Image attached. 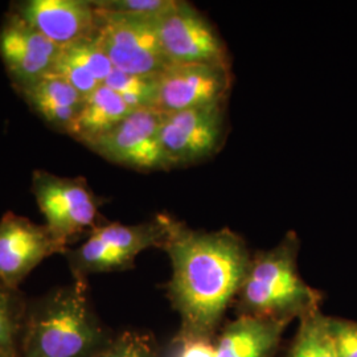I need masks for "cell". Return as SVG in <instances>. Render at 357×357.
I'll use <instances>...</instances> for the list:
<instances>
[{"label": "cell", "mask_w": 357, "mask_h": 357, "mask_svg": "<svg viewBox=\"0 0 357 357\" xmlns=\"http://www.w3.org/2000/svg\"><path fill=\"white\" fill-rule=\"evenodd\" d=\"M287 357H339L330 319L321 317L319 311L302 318Z\"/></svg>", "instance_id": "19"}, {"label": "cell", "mask_w": 357, "mask_h": 357, "mask_svg": "<svg viewBox=\"0 0 357 357\" xmlns=\"http://www.w3.org/2000/svg\"><path fill=\"white\" fill-rule=\"evenodd\" d=\"M68 246L47 225L7 212L0 218V282L17 289L41 262Z\"/></svg>", "instance_id": "10"}, {"label": "cell", "mask_w": 357, "mask_h": 357, "mask_svg": "<svg viewBox=\"0 0 357 357\" xmlns=\"http://www.w3.org/2000/svg\"><path fill=\"white\" fill-rule=\"evenodd\" d=\"M160 123L159 110H135L112 131L91 142L88 149L113 165L134 171H168L160 143Z\"/></svg>", "instance_id": "9"}, {"label": "cell", "mask_w": 357, "mask_h": 357, "mask_svg": "<svg viewBox=\"0 0 357 357\" xmlns=\"http://www.w3.org/2000/svg\"><path fill=\"white\" fill-rule=\"evenodd\" d=\"M110 339L88 283L75 280L28 303L19 357H93Z\"/></svg>", "instance_id": "2"}, {"label": "cell", "mask_w": 357, "mask_h": 357, "mask_svg": "<svg viewBox=\"0 0 357 357\" xmlns=\"http://www.w3.org/2000/svg\"><path fill=\"white\" fill-rule=\"evenodd\" d=\"M19 94L40 119L63 134L69 132L85 101L69 82L53 75L19 91Z\"/></svg>", "instance_id": "15"}, {"label": "cell", "mask_w": 357, "mask_h": 357, "mask_svg": "<svg viewBox=\"0 0 357 357\" xmlns=\"http://www.w3.org/2000/svg\"><path fill=\"white\" fill-rule=\"evenodd\" d=\"M172 274L167 295L181 318V331L213 336L238 295L252 255L229 228L192 229L168 216L165 245Z\"/></svg>", "instance_id": "1"}, {"label": "cell", "mask_w": 357, "mask_h": 357, "mask_svg": "<svg viewBox=\"0 0 357 357\" xmlns=\"http://www.w3.org/2000/svg\"><path fill=\"white\" fill-rule=\"evenodd\" d=\"M93 357H162L153 335L123 331L112 336L109 343Z\"/></svg>", "instance_id": "21"}, {"label": "cell", "mask_w": 357, "mask_h": 357, "mask_svg": "<svg viewBox=\"0 0 357 357\" xmlns=\"http://www.w3.org/2000/svg\"><path fill=\"white\" fill-rule=\"evenodd\" d=\"M31 192L45 225L68 246L75 237L97 228L100 208L106 200L96 195L82 176L65 178L45 169H35Z\"/></svg>", "instance_id": "5"}, {"label": "cell", "mask_w": 357, "mask_h": 357, "mask_svg": "<svg viewBox=\"0 0 357 357\" xmlns=\"http://www.w3.org/2000/svg\"><path fill=\"white\" fill-rule=\"evenodd\" d=\"M60 51L19 16L6 15L0 26V59L17 91L50 76Z\"/></svg>", "instance_id": "12"}, {"label": "cell", "mask_w": 357, "mask_h": 357, "mask_svg": "<svg viewBox=\"0 0 357 357\" xmlns=\"http://www.w3.org/2000/svg\"><path fill=\"white\" fill-rule=\"evenodd\" d=\"M156 29L169 65L206 64L230 68L225 41L193 4L174 0L156 16Z\"/></svg>", "instance_id": "7"}, {"label": "cell", "mask_w": 357, "mask_h": 357, "mask_svg": "<svg viewBox=\"0 0 357 357\" xmlns=\"http://www.w3.org/2000/svg\"><path fill=\"white\" fill-rule=\"evenodd\" d=\"M0 357H15V356H11V355H7V354H4V352H0Z\"/></svg>", "instance_id": "25"}, {"label": "cell", "mask_w": 357, "mask_h": 357, "mask_svg": "<svg viewBox=\"0 0 357 357\" xmlns=\"http://www.w3.org/2000/svg\"><path fill=\"white\" fill-rule=\"evenodd\" d=\"M158 76H137L114 69L105 85L118 93L131 110L156 109Z\"/></svg>", "instance_id": "20"}, {"label": "cell", "mask_w": 357, "mask_h": 357, "mask_svg": "<svg viewBox=\"0 0 357 357\" xmlns=\"http://www.w3.org/2000/svg\"><path fill=\"white\" fill-rule=\"evenodd\" d=\"M11 13L35 28L60 50L96 38L100 13L91 0H26Z\"/></svg>", "instance_id": "13"}, {"label": "cell", "mask_w": 357, "mask_h": 357, "mask_svg": "<svg viewBox=\"0 0 357 357\" xmlns=\"http://www.w3.org/2000/svg\"><path fill=\"white\" fill-rule=\"evenodd\" d=\"M227 103L162 113L160 143L169 169L211 159L227 135Z\"/></svg>", "instance_id": "8"}, {"label": "cell", "mask_w": 357, "mask_h": 357, "mask_svg": "<svg viewBox=\"0 0 357 357\" xmlns=\"http://www.w3.org/2000/svg\"><path fill=\"white\" fill-rule=\"evenodd\" d=\"M114 70L97 38H89L60 51L51 75L69 82L86 98L106 82Z\"/></svg>", "instance_id": "16"}, {"label": "cell", "mask_w": 357, "mask_h": 357, "mask_svg": "<svg viewBox=\"0 0 357 357\" xmlns=\"http://www.w3.org/2000/svg\"><path fill=\"white\" fill-rule=\"evenodd\" d=\"M169 357H217L216 339L180 330Z\"/></svg>", "instance_id": "23"}, {"label": "cell", "mask_w": 357, "mask_h": 357, "mask_svg": "<svg viewBox=\"0 0 357 357\" xmlns=\"http://www.w3.org/2000/svg\"><path fill=\"white\" fill-rule=\"evenodd\" d=\"M168 215L125 225L106 222L91 230L85 243L65 252L73 280L86 281L91 274L134 268L137 257L147 249H162L166 241Z\"/></svg>", "instance_id": "4"}, {"label": "cell", "mask_w": 357, "mask_h": 357, "mask_svg": "<svg viewBox=\"0 0 357 357\" xmlns=\"http://www.w3.org/2000/svg\"><path fill=\"white\" fill-rule=\"evenodd\" d=\"M298 253L299 238L289 231L275 248L252 255L237 295L241 314L291 321L318 311L319 291L301 277Z\"/></svg>", "instance_id": "3"}, {"label": "cell", "mask_w": 357, "mask_h": 357, "mask_svg": "<svg viewBox=\"0 0 357 357\" xmlns=\"http://www.w3.org/2000/svg\"><path fill=\"white\" fill-rule=\"evenodd\" d=\"M156 78L160 113L227 103L231 89L230 68L217 65H168Z\"/></svg>", "instance_id": "11"}, {"label": "cell", "mask_w": 357, "mask_h": 357, "mask_svg": "<svg viewBox=\"0 0 357 357\" xmlns=\"http://www.w3.org/2000/svg\"><path fill=\"white\" fill-rule=\"evenodd\" d=\"M132 112L118 93L103 84L85 98L68 135L88 147L91 142L118 126Z\"/></svg>", "instance_id": "17"}, {"label": "cell", "mask_w": 357, "mask_h": 357, "mask_svg": "<svg viewBox=\"0 0 357 357\" xmlns=\"http://www.w3.org/2000/svg\"><path fill=\"white\" fill-rule=\"evenodd\" d=\"M26 306L20 290L0 282V352L19 357Z\"/></svg>", "instance_id": "18"}, {"label": "cell", "mask_w": 357, "mask_h": 357, "mask_svg": "<svg viewBox=\"0 0 357 357\" xmlns=\"http://www.w3.org/2000/svg\"><path fill=\"white\" fill-rule=\"evenodd\" d=\"M339 357H357V323L330 319Z\"/></svg>", "instance_id": "24"}, {"label": "cell", "mask_w": 357, "mask_h": 357, "mask_svg": "<svg viewBox=\"0 0 357 357\" xmlns=\"http://www.w3.org/2000/svg\"><path fill=\"white\" fill-rule=\"evenodd\" d=\"M98 13L96 38L114 69L137 76H158L169 65L158 35L156 17Z\"/></svg>", "instance_id": "6"}, {"label": "cell", "mask_w": 357, "mask_h": 357, "mask_svg": "<svg viewBox=\"0 0 357 357\" xmlns=\"http://www.w3.org/2000/svg\"><path fill=\"white\" fill-rule=\"evenodd\" d=\"M289 323L287 320L240 314L217 336V357H271Z\"/></svg>", "instance_id": "14"}, {"label": "cell", "mask_w": 357, "mask_h": 357, "mask_svg": "<svg viewBox=\"0 0 357 357\" xmlns=\"http://www.w3.org/2000/svg\"><path fill=\"white\" fill-rule=\"evenodd\" d=\"M94 7L106 13L156 17L171 7L174 0H91Z\"/></svg>", "instance_id": "22"}]
</instances>
